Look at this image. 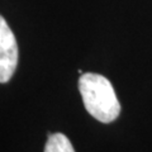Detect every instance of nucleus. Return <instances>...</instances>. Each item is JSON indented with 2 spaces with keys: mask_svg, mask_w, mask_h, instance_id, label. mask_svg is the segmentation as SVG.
Segmentation results:
<instances>
[{
  "mask_svg": "<svg viewBox=\"0 0 152 152\" xmlns=\"http://www.w3.org/2000/svg\"><path fill=\"white\" fill-rule=\"evenodd\" d=\"M79 90L84 105L91 115L102 123L115 121L121 113V104L110 81L99 74H81Z\"/></svg>",
  "mask_w": 152,
  "mask_h": 152,
  "instance_id": "obj_1",
  "label": "nucleus"
},
{
  "mask_svg": "<svg viewBox=\"0 0 152 152\" xmlns=\"http://www.w3.org/2000/svg\"><path fill=\"white\" fill-rule=\"evenodd\" d=\"M18 64V46L10 27L0 15V83L12 79Z\"/></svg>",
  "mask_w": 152,
  "mask_h": 152,
  "instance_id": "obj_2",
  "label": "nucleus"
},
{
  "mask_svg": "<svg viewBox=\"0 0 152 152\" xmlns=\"http://www.w3.org/2000/svg\"><path fill=\"white\" fill-rule=\"evenodd\" d=\"M45 152H75L70 140L62 133H48Z\"/></svg>",
  "mask_w": 152,
  "mask_h": 152,
  "instance_id": "obj_3",
  "label": "nucleus"
}]
</instances>
